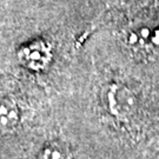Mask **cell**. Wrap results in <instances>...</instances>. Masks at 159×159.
<instances>
[{"instance_id":"obj_1","label":"cell","mask_w":159,"mask_h":159,"mask_svg":"<svg viewBox=\"0 0 159 159\" xmlns=\"http://www.w3.org/2000/svg\"><path fill=\"white\" fill-rule=\"evenodd\" d=\"M102 100L108 114L119 120L132 118L139 102L136 92L120 81L108 83L102 92Z\"/></svg>"},{"instance_id":"obj_2","label":"cell","mask_w":159,"mask_h":159,"mask_svg":"<svg viewBox=\"0 0 159 159\" xmlns=\"http://www.w3.org/2000/svg\"><path fill=\"white\" fill-rule=\"evenodd\" d=\"M17 59L23 67L33 72H43L52 64L53 48L47 40L33 39L19 47Z\"/></svg>"},{"instance_id":"obj_3","label":"cell","mask_w":159,"mask_h":159,"mask_svg":"<svg viewBox=\"0 0 159 159\" xmlns=\"http://www.w3.org/2000/svg\"><path fill=\"white\" fill-rule=\"evenodd\" d=\"M20 121V111L14 100L2 98L0 104V126L2 132L14 130Z\"/></svg>"},{"instance_id":"obj_4","label":"cell","mask_w":159,"mask_h":159,"mask_svg":"<svg viewBox=\"0 0 159 159\" xmlns=\"http://www.w3.org/2000/svg\"><path fill=\"white\" fill-rule=\"evenodd\" d=\"M37 159H68V154L64 146L50 143L40 150Z\"/></svg>"},{"instance_id":"obj_5","label":"cell","mask_w":159,"mask_h":159,"mask_svg":"<svg viewBox=\"0 0 159 159\" xmlns=\"http://www.w3.org/2000/svg\"><path fill=\"white\" fill-rule=\"evenodd\" d=\"M111 1L118 6H127L130 5L133 0H111Z\"/></svg>"}]
</instances>
